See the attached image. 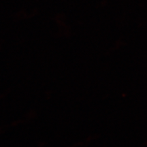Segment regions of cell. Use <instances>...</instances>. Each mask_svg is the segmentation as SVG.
<instances>
[]
</instances>
